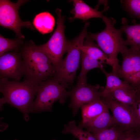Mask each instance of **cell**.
I'll list each match as a JSON object with an SVG mask.
<instances>
[{"instance_id":"52a82bcc","label":"cell","mask_w":140,"mask_h":140,"mask_svg":"<svg viewBox=\"0 0 140 140\" xmlns=\"http://www.w3.org/2000/svg\"><path fill=\"white\" fill-rule=\"evenodd\" d=\"M27 1L19 0L13 3L9 0H0V26L13 31L20 39L25 37L21 33L22 27L34 29L30 22L22 20L19 15L20 7Z\"/></svg>"},{"instance_id":"83f0119b","label":"cell","mask_w":140,"mask_h":140,"mask_svg":"<svg viewBox=\"0 0 140 140\" xmlns=\"http://www.w3.org/2000/svg\"><path fill=\"white\" fill-rule=\"evenodd\" d=\"M55 140V139H54V140Z\"/></svg>"},{"instance_id":"603a6c76","label":"cell","mask_w":140,"mask_h":140,"mask_svg":"<svg viewBox=\"0 0 140 140\" xmlns=\"http://www.w3.org/2000/svg\"><path fill=\"white\" fill-rule=\"evenodd\" d=\"M21 43L19 40L5 38L0 35V55L9 51L18 50Z\"/></svg>"},{"instance_id":"5bb4252c","label":"cell","mask_w":140,"mask_h":140,"mask_svg":"<svg viewBox=\"0 0 140 140\" xmlns=\"http://www.w3.org/2000/svg\"><path fill=\"white\" fill-rule=\"evenodd\" d=\"M106 97L122 104L131 106L140 99V88L132 86L120 88L113 92Z\"/></svg>"},{"instance_id":"277c9868","label":"cell","mask_w":140,"mask_h":140,"mask_svg":"<svg viewBox=\"0 0 140 140\" xmlns=\"http://www.w3.org/2000/svg\"><path fill=\"white\" fill-rule=\"evenodd\" d=\"M88 26L85 25L82 30L77 37L68 40L66 57L62 59L54 75V79L68 88L73 82L80 63L81 51L78 45L83 43L88 35Z\"/></svg>"},{"instance_id":"30bf717a","label":"cell","mask_w":140,"mask_h":140,"mask_svg":"<svg viewBox=\"0 0 140 140\" xmlns=\"http://www.w3.org/2000/svg\"><path fill=\"white\" fill-rule=\"evenodd\" d=\"M99 88L98 84H77L69 92L71 101L69 106L73 110L74 116L77 114L79 109L83 105L102 98V91H99Z\"/></svg>"},{"instance_id":"d4e9b609","label":"cell","mask_w":140,"mask_h":140,"mask_svg":"<svg viewBox=\"0 0 140 140\" xmlns=\"http://www.w3.org/2000/svg\"><path fill=\"white\" fill-rule=\"evenodd\" d=\"M140 139L139 130H125L121 140H139Z\"/></svg>"},{"instance_id":"44dd1931","label":"cell","mask_w":140,"mask_h":140,"mask_svg":"<svg viewBox=\"0 0 140 140\" xmlns=\"http://www.w3.org/2000/svg\"><path fill=\"white\" fill-rule=\"evenodd\" d=\"M125 131L117 125L110 128L91 134L96 140H121Z\"/></svg>"},{"instance_id":"2e32d148","label":"cell","mask_w":140,"mask_h":140,"mask_svg":"<svg viewBox=\"0 0 140 140\" xmlns=\"http://www.w3.org/2000/svg\"><path fill=\"white\" fill-rule=\"evenodd\" d=\"M123 25L121 29L126 35L127 39L125 41L126 45L130 46L132 49L140 51V24H135L132 25L128 24V20L123 18Z\"/></svg>"},{"instance_id":"f1b7e54d","label":"cell","mask_w":140,"mask_h":140,"mask_svg":"<svg viewBox=\"0 0 140 140\" xmlns=\"http://www.w3.org/2000/svg\"><path fill=\"white\" fill-rule=\"evenodd\" d=\"M139 140H140V139H139Z\"/></svg>"},{"instance_id":"3957f363","label":"cell","mask_w":140,"mask_h":140,"mask_svg":"<svg viewBox=\"0 0 140 140\" xmlns=\"http://www.w3.org/2000/svg\"><path fill=\"white\" fill-rule=\"evenodd\" d=\"M102 19L106 25L105 29L97 33H90L89 36L93 40L96 41L99 48L112 62L114 68L112 72L117 76L120 66L117 58L118 55L119 53L124 52L128 48L122 38V31L114 27L116 20L104 16Z\"/></svg>"},{"instance_id":"6da1fadb","label":"cell","mask_w":140,"mask_h":140,"mask_svg":"<svg viewBox=\"0 0 140 140\" xmlns=\"http://www.w3.org/2000/svg\"><path fill=\"white\" fill-rule=\"evenodd\" d=\"M39 84L24 80L9 81L0 77V93L3 95L0 99L1 102L3 105L7 103L18 109L27 121Z\"/></svg>"},{"instance_id":"9a60e30c","label":"cell","mask_w":140,"mask_h":140,"mask_svg":"<svg viewBox=\"0 0 140 140\" xmlns=\"http://www.w3.org/2000/svg\"><path fill=\"white\" fill-rule=\"evenodd\" d=\"M78 48L80 50L91 57L100 61L102 64L109 65L112 67V71L114 65L108 56L99 48L97 44L94 43L88 35L83 43L80 44Z\"/></svg>"},{"instance_id":"d6986e66","label":"cell","mask_w":140,"mask_h":140,"mask_svg":"<svg viewBox=\"0 0 140 140\" xmlns=\"http://www.w3.org/2000/svg\"><path fill=\"white\" fill-rule=\"evenodd\" d=\"M55 23L54 17L47 12H42L37 15L33 22L35 28L42 34L52 32Z\"/></svg>"},{"instance_id":"cb8c5ba5","label":"cell","mask_w":140,"mask_h":140,"mask_svg":"<svg viewBox=\"0 0 140 140\" xmlns=\"http://www.w3.org/2000/svg\"><path fill=\"white\" fill-rule=\"evenodd\" d=\"M121 2L131 16L134 17L140 18V0H122Z\"/></svg>"},{"instance_id":"8992f818","label":"cell","mask_w":140,"mask_h":140,"mask_svg":"<svg viewBox=\"0 0 140 140\" xmlns=\"http://www.w3.org/2000/svg\"><path fill=\"white\" fill-rule=\"evenodd\" d=\"M61 11L58 8L55 10L58 18L57 27L53 34L46 43L38 46L48 57L55 71L62 59L63 55L67 52L68 44L64 33L65 17L62 15Z\"/></svg>"},{"instance_id":"5b68a950","label":"cell","mask_w":140,"mask_h":140,"mask_svg":"<svg viewBox=\"0 0 140 140\" xmlns=\"http://www.w3.org/2000/svg\"><path fill=\"white\" fill-rule=\"evenodd\" d=\"M66 88L53 78H50L41 82L31 112L51 111L53 104L58 100L64 103L69 94V92Z\"/></svg>"},{"instance_id":"7402d4cb","label":"cell","mask_w":140,"mask_h":140,"mask_svg":"<svg viewBox=\"0 0 140 140\" xmlns=\"http://www.w3.org/2000/svg\"><path fill=\"white\" fill-rule=\"evenodd\" d=\"M62 132L65 134H71L79 140H96L91 133L78 126L74 121L64 124V130Z\"/></svg>"},{"instance_id":"ac0fdd59","label":"cell","mask_w":140,"mask_h":140,"mask_svg":"<svg viewBox=\"0 0 140 140\" xmlns=\"http://www.w3.org/2000/svg\"><path fill=\"white\" fill-rule=\"evenodd\" d=\"M80 59L81 67V72L78 77L77 84L87 83V75L90 70L94 68H103L102 64L99 60L91 57L81 51Z\"/></svg>"},{"instance_id":"7a4b0ae2","label":"cell","mask_w":140,"mask_h":140,"mask_svg":"<svg viewBox=\"0 0 140 140\" xmlns=\"http://www.w3.org/2000/svg\"><path fill=\"white\" fill-rule=\"evenodd\" d=\"M19 53L23 62L24 81L40 84L55 74L48 57L34 43L24 46Z\"/></svg>"},{"instance_id":"ba28073f","label":"cell","mask_w":140,"mask_h":140,"mask_svg":"<svg viewBox=\"0 0 140 140\" xmlns=\"http://www.w3.org/2000/svg\"><path fill=\"white\" fill-rule=\"evenodd\" d=\"M123 60L118 76L132 86L140 88V52L128 48L122 53Z\"/></svg>"},{"instance_id":"4316f807","label":"cell","mask_w":140,"mask_h":140,"mask_svg":"<svg viewBox=\"0 0 140 140\" xmlns=\"http://www.w3.org/2000/svg\"><path fill=\"white\" fill-rule=\"evenodd\" d=\"M3 104L2 103L0 99V111H2L3 110ZM4 124L2 123V122H0V130L2 131L1 128L2 130H3L5 129L6 126H4Z\"/></svg>"},{"instance_id":"f546056e","label":"cell","mask_w":140,"mask_h":140,"mask_svg":"<svg viewBox=\"0 0 140 140\" xmlns=\"http://www.w3.org/2000/svg\"><path fill=\"white\" fill-rule=\"evenodd\" d=\"M15 140H16V139Z\"/></svg>"},{"instance_id":"ffe728a7","label":"cell","mask_w":140,"mask_h":140,"mask_svg":"<svg viewBox=\"0 0 140 140\" xmlns=\"http://www.w3.org/2000/svg\"><path fill=\"white\" fill-rule=\"evenodd\" d=\"M100 69L105 74L107 79L106 87L101 93L102 98L106 97L111 92L118 88L132 86L127 82L121 80L113 72L108 73L103 68Z\"/></svg>"},{"instance_id":"7c38bea8","label":"cell","mask_w":140,"mask_h":140,"mask_svg":"<svg viewBox=\"0 0 140 140\" xmlns=\"http://www.w3.org/2000/svg\"><path fill=\"white\" fill-rule=\"evenodd\" d=\"M69 1L73 2L74 6V8L70 11V12L73 14L74 16L68 18L71 22L75 19H81L85 21L94 18H102L104 16L103 13L107 9L106 8L103 11H99L92 8L82 0Z\"/></svg>"},{"instance_id":"8fae6325","label":"cell","mask_w":140,"mask_h":140,"mask_svg":"<svg viewBox=\"0 0 140 140\" xmlns=\"http://www.w3.org/2000/svg\"><path fill=\"white\" fill-rule=\"evenodd\" d=\"M23 75V60L18 50L0 55V77L20 81Z\"/></svg>"},{"instance_id":"9c48e42d","label":"cell","mask_w":140,"mask_h":140,"mask_svg":"<svg viewBox=\"0 0 140 140\" xmlns=\"http://www.w3.org/2000/svg\"><path fill=\"white\" fill-rule=\"evenodd\" d=\"M103 99L118 125L124 130H139L140 125L131 105L122 104L108 97Z\"/></svg>"},{"instance_id":"4fadbf2b","label":"cell","mask_w":140,"mask_h":140,"mask_svg":"<svg viewBox=\"0 0 140 140\" xmlns=\"http://www.w3.org/2000/svg\"><path fill=\"white\" fill-rule=\"evenodd\" d=\"M117 125L108 109L100 115L82 124L80 128H84L91 133L110 128Z\"/></svg>"},{"instance_id":"e0dca14e","label":"cell","mask_w":140,"mask_h":140,"mask_svg":"<svg viewBox=\"0 0 140 140\" xmlns=\"http://www.w3.org/2000/svg\"><path fill=\"white\" fill-rule=\"evenodd\" d=\"M82 106V124L97 117L108 109L102 98Z\"/></svg>"},{"instance_id":"484cf974","label":"cell","mask_w":140,"mask_h":140,"mask_svg":"<svg viewBox=\"0 0 140 140\" xmlns=\"http://www.w3.org/2000/svg\"><path fill=\"white\" fill-rule=\"evenodd\" d=\"M131 107L136 116L137 122L140 125V99L137 100L131 105Z\"/></svg>"}]
</instances>
